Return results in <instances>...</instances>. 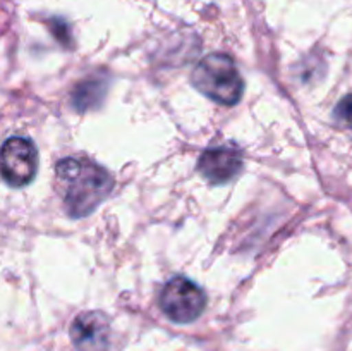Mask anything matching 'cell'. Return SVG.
Instances as JSON below:
<instances>
[{
	"instance_id": "8992f818",
	"label": "cell",
	"mask_w": 352,
	"mask_h": 351,
	"mask_svg": "<svg viewBox=\"0 0 352 351\" xmlns=\"http://www.w3.org/2000/svg\"><path fill=\"white\" fill-rule=\"evenodd\" d=\"M198 171L206 181L223 184L243 171V153L236 147H213L201 153Z\"/></svg>"
},
{
	"instance_id": "5b68a950",
	"label": "cell",
	"mask_w": 352,
	"mask_h": 351,
	"mask_svg": "<svg viewBox=\"0 0 352 351\" xmlns=\"http://www.w3.org/2000/svg\"><path fill=\"white\" fill-rule=\"evenodd\" d=\"M69 334L78 351H109L110 320L102 312H82L71 323Z\"/></svg>"
},
{
	"instance_id": "3957f363",
	"label": "cell",
	"mask_w": 352,
	"mask_h": 351,
	"mask_svg": "<svg viewBox=\"0 0 352 351\" xmlns=\"http://www.w3.org/2000/svg\"><path fill=\"white\" fill-rule=\"evenodd\" d=\"M206 305V296L199 286L186 277H174L160 292V308L177 323H189L198 319Z\"/></svg>"
},
{
	"instance_id": "6da1fadb",
	"label": "cell",
	"mask_w": 352,
	"mask_h": 351,
	"mask_svg": "<svg viewBox=\"0 0 352 351\" xmlns=\"http://www.w3.org/2000/svg\"><path fill=\"white\" fill-rule=\"evenodd\" d=\"M112 188L110 172L89 158L67 157L55 165V189L69 217H88L110 195Z\"/></svg>"
},
{
	"instance_id": "ba28073f",
	"label": "cell",
	"mask_w": 352,
	"mask_h": 351,
	"mask_svg": "<svg viewBox=\"0 0 352 351\" xmlns=\"http://www.w3.org/2000/svg\"><path fill=\"white\" fill-rule=\"evenodd\" d=\"M333 116L339 123H342L344 126L352 127V95L344 96L339 103H337L336 110H333Z\"/></svg>"
},
{
	"instance_id": "52a82bcc",
	"label": "cell",
	"mask_w": 352,
	"mask_h": 351,
	"mask_svg": "<svg viewBox=\"0 0 352 351\" xmlns=\"http://www.w3.org/2000/svg\"><path fill=\"white\" fill-rule=\"evenodd\" d=\"M105 93L107 76H89V78H85L82 81H79L76 85V88L72 89V107L76 110H81V112H85L88 109H96V107L102 105L103 98H105Z\"/></svg>"
},
{
	"instance_id": "277c9868",
	"label": "cell",
	"mask_w": 352,
	"mask_h": 351,
	"mask_svg": "<svg viewBox=\"0 0 352 351\" xmlns=\"http://www.w3.org/2000/svg\"><path fill=\"white\" fill-rule=\"evenodd\" d=\"M38 171V153L33 141L12 136L0 148V176L12 188L30 184Z\"/></svg>"
},
{
	"instance_id": "7a4b0ae2",
	"label": "cell",
	"mask_w": 352,
	"mask_h": 351,
	"mask_svg": "<svg viewBox=\"0 0 352 351\" xmlns=\"http://www.w3.org/2000/svg\"><path fill=\"white\" fill-rule=\"evenodd\" d=\"M192 85L205 96L222 105H236L244 92V83L234 61L226 54L206 55L192 71Z\"/></svg>"
}]
</instances>
